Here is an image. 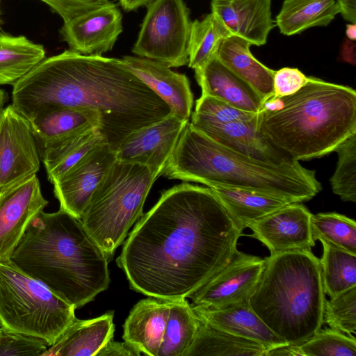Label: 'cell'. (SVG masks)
Masks as SVG:
<instances>
[{"mask_svg": "<svg viewBox=\"0 0 356 356\" xmlns=\"http://www.w3.org/2000/svg\"><path fill=\"white\" fill-rule=\"evenodd\" d=\"M243 231L209 187L184 181L140 216L116 262L133 290L187 298L228 264Z\"/></svg>", "mask_w": 356, "mask_h": 356, "instance_id": "1", "label": "cell"}, {"mask_svg": "<svg viewBox=\"0 0 356 356\" xmlns=\"http://www.w3.org/2000/svg\"><path fill=\"white\" fill-rule=\"evenodd\" d=\"M12 99L26 118L54 107L97 111L99 131L115 151L132 131L170 114L168 104L122 59L70 49L36 65L13 86Z\"/></svg>", "mask_w": 356, "mask_h": 356, "instance_id": "2", "label": "cell"}, {"mask_svg": "<svg viewBox=\"0 0 356 356\" xmlns=\"http://www.w3.org/2000/svg\"><path fill=\"white\" fill-rule=\"evenodd\" d=\"M10 259L76 309L109 286V260L81 219L59 209L38 213Z\"/></svg>", "mask_w": 356, "mask_h": 356, "instance_id": "3", "label": "cell"}, {"mask_svg": "<svg viewBox=\"0 0 356 356\" xmlns=\"http://www.w3.org/2000/svg\"><path fill=\"white\" fill-rule=\"evenodd\" d=\"M257 114L259 134L295 160L323 156L356 134V92L309 77L296 93L270 98Z\"/></svg>", "mask_w": 356, "mask_h": 356, "instance_id": "4", "label": "cell"}, {"mask_svg": "<svg viewBox=\"0 0 356 356\" xmlns=\"http://www.w3.org/2000/svg\"><path fill=\"white\" fill-rule=\"evenodd\" d=\"M316 172L295 164L259 161L232 150L188 122L161 175L168 179L276 196L290 202L312 199L322 188Z\"/></svg>", "mask_w": 356, "mask_h": 356, "instance_id": "5", "label": "cell"}, {"mask_svg": "<svg viewBox=\"0 0 356 356\" xmlns=\"http://www.w3.org/2000/svg\"><path fill=\"white\" fill-rule=\"evenodd\" d=\"M264 260L248 303L276 335L300 345L324 323L326 299L319 259L312 250H293Z\"/></svg>", "mask_w": 356, "mask_h": 356, "instance_id": "6", "label": "cell"}, {"mask_svg": "<svg viewBox=\"0 0 356 356\" xmlns=\"http://www.w3.org/2000/svg\"><path fill=\"white\" fill-rule=\"evenodd\" d=\"M156 179L147 166L117 160L93 193L80 219L109 261L142 216Z\"/></svg>", "mask_w": 356, "mask_h": 356, "instance_id": "7", "label": "cell"}, {"mask_svg": "<svg viewBox=\"0 0 356 356\" xmlns=\"http://www.w3.org/2000/svg\"><path fill=\"white\" fill-rule=\"evenodd\" d=\"M76 308L10 259L0 261V325L53 345L76 318Z\"/></svg>", "mask_w": 356, "mask_h": 356, "instance_id": "8", "label": "cell"}, {"mask_svg": "<svg viewBox=\"0 0 356 356\" xmlns=\"http://www.w3.org/2000/svg\"><path fill=\"white\" fill-rule=\"evenodd\" d=\"M132 52L170 67L188 62L192 22L184 0H153L147 6Z\"/></svg>", "mask_w": 356, "mask_h": 356, "instance_id": "9", "label": "cell"}, {"mask_svg": "<svg viewBox=\"0 0 356 356\" xmlns=\"http://www.w3.org/2000/svg\"><path fill=\"white\" fill-rule=\"evenodd\" d=\"M40 156L29 120L13 104L0 113V191L37 175Z\"/></svg>", "mask_w": 356, "mask_h": 356, "instance_id": "10", "label": "cell"}, {"mask_svg": "<svg viewBox=\"0 0 356 356\" xmlns=\"http://www.w3.org/2000/svg\"><path fill=\"white\" fill-rule=\"evenodd\" d=\"M265 260L236 251L228 264L188 296L192 305L220 308L248 302Z\"/></svg>", "mask_w": 356, "mask_h": 356, "instance_id": "11", "label": "cell"}, {"mask_svg": "<svg viewBox=\"0 0 356 356\" xmlns=\"http://www.w3.org/2000/svg\"><path fill=\"white\" fill-rule=\"evenodd\" d=\"M116 161L115 151L107 143L94 147L52 184L60 209L80 219L93 193Z\"/></svg>", "mask_w": 356, "mask_h": 356, "instance_id": "12", "label": "cell"}, {"mask_svg": "<svg viewBox=\"0 0 356 356\" xmlns=\"http://www.w3.org/2000/svg\"><path fill=\"white\" fill-rule=\"evenodd\" d=\"M188 122L170 113L156 122L132 131L115 150L117 160L146 165L157 179L162 175Z\"/></svg>", "mask_w": 356, "mask_h": 356, "instance_id": "13", "label": "cell"}, {"mask_svg": "<svg viewBox=\"0 0 356 356\" xmlns=\"http://www.w3.org/2000/svg\"><path fill=\"white\" fill-rule=\"evenodd\" d=\"M47 204L37 175L0 191V261L10 259L31 220Z\"/></svg>", "mask_w": 356, "mask_h": 356, "instance_id": "14", "label": "cell"}, {"mask_svg": "<svg viewBox=\"0 0 356 356\" xmlns=\"http://www.w3.org/2000/svg\"><path fill=\"white\" fill-rule=\"evenodd\" d=\"M309 211L300 202L290 203L248 225L250 236L262 243L270 254L312 250L315 245Z\"/></svg>", "mask_w": 356, "mask_h": 356, "instance_id": "15", "label": "cell"}, {"mask_svg": "<svg viewBox=\"0 0 356 356\" xmlns=\"http://www.w3.org/2000/svg\"><path fill=\"white\" fill-rule=\"evenodd\" d=\"M122 31V13L110 1L64 22L60 30L70 50L98 56L113 49Z\"/></svg>", "mask_w": 356, "mask_h": 356, "instance_id": "16", "label": "cell"}, {"mask_svg": "<svg viewBox=\"0 0 356 356\" xmlns=\"http://www.w3.org/2000/svg\"><path fill=\"white\" fill-rule=\"evenodd\" d=\"M128 68L170 107V113L189 120L193 95L187 76L170 67L149 58L125 56Z\"/></svg>", "mask_w": 356, "mask_h": 356, "instance_id": "17", "label": "cell"}, {"mask_svg": "<svg viewBox=\"0 0 356 356\" xmlns=\"http://www.w3.org/2000/svg\"><path fill=\"white\" fill-rule=\"evenodd\" d=\"M191 124L196 130L213 140L252 159L277 165L299 162L277 148L259 134L257 129V115L252 120L245 122L222 124Z\"/></svg>", "mask_w": 356, "mask_h": 356, "instance_id": "18", "label": "cell"}, {"mask_svg": "<svg viewBox=\"0 0 356 356\" xmlns=\"http://www.w3.org/2000/svg\"><path fill=\"white\" fill-rule=\"evenodd\" d=\"M211 7L232 35L252 45L266 43L274 26L271 0H211Z\"/></svg>", "mask_w": 356, "mask_h": 356, "instance_id": "19", "label": "cell"}, {"mask_svg": "<svg viewBox=\"0 0 356 356\" xmlns=\"http://www.w3.org/2000/svg\"><path fill=\"white\" fill-rule=\"evenodd\" d=\"M195 316L209 325L256 341L267 350L288 344L276 335L254 312L248 302L220 308L191 304Z\"/></svg>", "mask_w": 356, "mask_h": 356, "instance_id": "20", "label": "cell"}, {"mask_svg": "<svg viewBox=\"0 0 356 356\" xmlns=\"http://www.w3.org/2000/svg\"><path fill=\"white\" fill-rule=\"evenodd\" d=\"M202 95L210 96L238 109L257 113L264 104L257 92L217 57L195 70Z\"/></svg>", "mask_w": 356, "mask_h": 356, "instance_id": "21", "label": "cell"}, {"mask_svg": "<svg viewBox=\"0 0 356 356\" xmlns=\"http://www.w3.org/2000/svg\"><path fill=\"white\" fill-rule=\"evenodd\" d=\"M171 301L150 297L138 302L123 325L124 341L143 355L158 356Z\"/></svg>", "mask_w": 356, "mask_h": 356, "instance_id": "22", "label": "cell"}, {"mask_svg": "<svg viewBox=\"0 0 356 356\" xmlns=\"http://www.w3.org/2000/svg\"><path fill=\"white\" fill-rule=\"evenodd\" d=\"M39 153L48 146L76 132L99 129V113L92 109L54 107L35 112L27 118Z\"/></svg>", "mask_w": 356, "mask_h": 356, "instance_id": "23", "label": "cell"}, {"mask_svg": "<svg viewBox=\"0 0 356 356\" xmlns=\"http://www.w3.org/2000/svg\"><path fill=\"white\" fill-rule=\"evenodd\" d=\"M114 312L88 320L76 317L60 338L41 356H96L113 338Z\"/></svg>", "mask_w": 356, "mask_h": 356, "instance_id": "24", "label": "cell"}, {"mask_svg": "<svg viewBox=\"0 0 356 356\" xmlns=\"http://www.w3.org/2000/svg\"><path fill=\"white\" fill-rule=\"evenodd\" d=\"M250 42L230 35L221 43L217 58L228 69L251 86L264 102L274 95L273 76L275 70L259 62L251 53Z\"/></svg>", "mask_w": 356, "mask_h": 356, "instance_id": "25", "label": "cell"}, {"mask_svg": "<svg viewBox=\"0 0 356 356\" xmlns=\"http://www.w3.org/2000/svg\"><path fill=\"white\" fill-rule=\"evenodd\" d=\"M104 142L99 129L95 128L76 132L47 147L40 156L49 181L55 182L94 147Z\"/></svg>", "mask_w": 356, "mask_h": 356, "instance_id": "26", "label": "cell"}, {"mask_svg": "<svg viewBox=\"0 0 356 356\" xmlns=\"http://www.w3.org/2000/svg\"><path fill=\"white\" fill-rule=\"evenodd\" d=\"M210 188L242 229L258 219L291 203L276 196L255 191L223 186Z\"/></svg>", "mask_w": 356, "mask_h": 356, "instance_id": "27", "label": "cell"}, {"mask_svg": "<svg viewBox=\"0 0 356 356\" xmlns=\"http://www.w3.org/2000/svg\"><path fill=\"white\" fill-rule=\"evenodd\" d=\"M339 13L335 0H284L275 24L285 35L315 26H326Z\"/></svg>", "mask_w": 356, "mask_h": 356, "instance_id": "28", "label": "cell"}, {"mask_svg": "<svg viewBox=\"0 0 356 356\" xmlns=\"http://www.w3.org/2000/svg\"><path fill=\"white\" fill-rule=\"evenodd\" d=\"M197 319L194 339L184 356H265L266 349L260 343L220 330Z\"/></svg>", "mask_w": 356, "mask_h": 356, "instance_id": "29", "label": "cell"}, {"mask_svg": "<svg viewBox=\"0 0 356 356\" xmlns=\"http://www.w3.org/2000/svg\"><path fill=\"white\" fill-rule=\"evenodd\" d=\"M45 58L42 45L24 35L0 34V86H14Z\"/></svg>", "mask_w": 356, "mask_h": 356, "instance_id": "30", "label": "cell"}, {"mask_svg": "<svg viewBox=\"0 0 356 356\" xmlns=\"http://www.w3.org/2000/svg\"><path fill=\"white\" fill-rule=\"evenodd\" d=\"M198 319L186 298L172 300L158 356H184L194 339Z\"/></svg>", "mask_w": 356, "mask_h": 356, "instance_id": "31", "label": "cell"}, {"mask_svg": "<svg viewBox=\"0 0 356 356\" xmlns=\"http://www.w3.org/2000/svg\"><path fill=\"white\" fill-rule=\"evenodd\" d=\"M319 259L323 287L330 298L356 286V254L325 241Z\"/></svg>", "mask_w": 356, "mask_h": 356, "instance_id": "32", "label": "cell"}, {"mask_svg": "<svg viewBox=\"0 0 356 356\" xmlns=\"http://www.w3.org/2000/svg\"><path fill=\"white\" fill-rule=\"evenodd\" d=\"M230 35L229 31L212 13L200 20L192 22L188 44V67L195 70L216 57L222 41Z\"/></svg>", "mask_w": 356, "mask_h": 356, "instance_id": "33", "label": "cell"}, {"mask_svg": "<svg viewBox=\"0 0 356 356\" xmlns=\"http://www.w3.org/2000/svg\"><path fill=\"white\" fill-rule=\"evenodd\" d=\"M311 228L314 241H325L356 254V222L353 219L335 212L312 213Z\"/></svg>", "mask_w": 356, "mask_h": 356, "instance_id": "34", "label": "cell"}, {"mask_svg": "<svg viewBox=\"0 0 356 356\" xmlns=\"http://www.w3.org/2000/svg\"><path fill=\"white\" fill-rule=\"evenodd\" d=\"M336 170L330 178L333 193L343 201L356 202V134L347 138L335 151Z\"/></svg>", "mask_w": 356, "mask_h": 356, "instance_id": "35", "label": "cell"}, {"mask_svg": "<svg viewBox=\"0 0 356 356\" xmlns=\"http://www.w3.org/2000/svg\"><path fill=\"white\" fill-rule=\"evenodd\" d=\"M299 348L302 356H356V340L336 329L321 328Z\"/></svg>", "mask_w": 356, "mask_h": 356, "instance_id": "36", "label": "cell"}, {"mask_svg": "<svg viewBox=\"0 0 356 356\" xmlns=\"http://www.w3.org/2000/svg\"><path fill=\"white\" fill-rule=\"evenodd\" d=\"M257 113L238 109L218 99L202 95L195 102L191 123L222 124L245 122L254 119Z\"/></svg>", "mask_w": 356, "mask_h": 356, "instance_id": "37", "label": "cell"}, {"mask_svg": "<svg viewBox=\"0 0 356 356\" xmlns=\"http://www.w3.org/2000/svg\"><path fill=\"white\" fill-rule=\"evenodd\" d=\"M323 323L348 335L356 331V286L326 300Z\"/></svg>", "mask_w": 356, "mask_h": 356, "instance_id": "38", "label": "cell"}, {"mask_svg": "<svg viewBox=\"0 0 356 356\" xmlns=\"http://www.w3.org/2000/svg\"><path fill=\"white\" fill-rule=\"evenodd\" d=\"M47 348L42 339L10 332L0 325V356H41Z\"/></svg>", "mask_w": 356, "mask_h": 356, "instance_id": "39", "label": "cell"}, {"mask_svg": "<svg viewBox=\"0 0 356 356\" xmlns=\"http://www.w3.org/2000/svg\"><path fill=\"white\" fill-rule=\"evenodd\" d=\"M300 70L294 67H283L275 70L273 76L274 95L272 98H281L298 92L308 81Z\"/></svg>", "mask_w": 356, "mask_h": 356, "instance_id": "40", "label": "cell"}, {"mask_svg": "<svg viewBox=\"0 0 356 356\" xmlns=\"http://www.w3.org/2000/svg\"><path fill=\"white\" fill-rule=\"evenodd\" d=\"M67 22L109 2V0H40Z\"/></svg>", "mask_w": 356, "mask_h": 356, "instance_id": "41", "label": "cell"}, {"mask_svg": "<svg viewBox=\"0 0 356 356\" xmlns=\"http://www.w3.org/2000/svg\"><path fill=\"white\" fill-rule=\"evenodd\" d=\"M140 352L131 344L124 341L118 342L111 339L96 356H140Z\"/></svg>", "mask_w": 356, "mask_h": 356, "instance_id": "42", "label": "cell"}, {"mask_svg": "<svg viewBox=\"0 0 356 356\" xmlns=\"http://www.w3.org/2000/svg\"><path fill=\"white\" fill-rule=\"evenodd\" d=\"M337 4L343 19L356 24V0H337Z\"/></svg>", "mask_w": 356, "mask_h": 356, "instance_id": "43", "label": "cell"}, {"mask_svg": "<svg viewBox=\"0 0 356 356\" xmlns=\"http://www.w3.org/2000/svg\"><path fill=\"white\" fill-rule=\"evenodd\" d=\"M302 356L299 345L285 344L277 346L265 353V356Z\"/></svg>", "mask_w": 356, "mask_h": 356, "instance_id": "44", "label": "cell"}, {"mask_svg": "<svg viewBox=\"0 0 356 356\" xmlns=\"http://www.w3.org/2000/svg\"><path fill=\"white\" fill-rule=\"evenodd\" d=\"M122 8L127 11L134 10L147 6L153 0H118Z\"/></svg>", "mask_w": 356, "mask_h": 356, "instance_id": "45", "label": "cell"}, {"mask_svg": "<svg viewBox=\"0 0 356 356\" xmlns=\"http://www.w3.org/2000/svg\"><path fill=\"white\" fill-rule=\"evenodd\" d=\"M346 34L350 40L355 41L356 38V24L352 23L347 24Z\"/></svg>", "mask_w": 356, "mask_h": 356, "instance_id": "46", "label": "cell"}, {"mask_svg": "<svg viewBox=\"0 0 356 356\" xmlns=\"http://www.w3.org/2000/svg\"><path fill=\"white\" fill-rule=\"evenodd\" d=\"M6 100V93L0 88V113L3 109V106Z\"/></svg>", "mask_w": 356, "mask_h": 356, "instance_id": "47", "label": "cell"}, {"mask_svg": "<svg viewBox=\"0 0 356 356\" xmlns=\"http://www.w3.org/2000/svg\"><path fill=\"white\" fill-rule=\"evenodd\" d=\"M0 22H1V19H0Z\"/></svg>", "mask_w": 356, "mask_h": 356, "instance_id": "48", "label": "cell"}]
</instances>
